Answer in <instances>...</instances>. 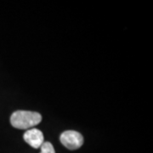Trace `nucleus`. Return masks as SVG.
I'll list each match as a JSON object with an SVG mask.
<instances>
[{
  "instance_id": "nucleus-1",
  "label": "nucleus",
  "mask_w": 153,
  "mask_h": 153,
  "mask_svg": "<svg viewBox=\"0 0 153 153\" xmlns=\"http://www.w3.org/2000/svg\"><path fill=\"white\" fill-rule=\"evenodd\" d=\"M42 121V116L36 111H16L10 117V123L13 127L19 129H29L38 125Z\"/></svg>"
},
{
  "instance_id": "nucleus-2",
  "label": "nucleus",
  "mask_w": 153,
  "mask_h": 153,
  "mask_svg": "<svg viewBox=\"0 0 153 153\" xmlns=\"http://www.w3.org/2000/svg\"><path fill=\"white\" fill-rule=\"evenodd\" d=\"M60 139L61 144L69 150H76L81 147L83 144V137L82 134L73 130L63 132Z\"/></svg>"
},
{
  "instance_id": "nucleus-4",
  "label": "nucleus",
  "mask_w": 153,
  "mask_h": 153,
  "mask_svg": "<svg viewBox=\"0 0 153 153\" xmlns=\"http://www.w3.org/2000/svg\"><path fill=\"white\" fill-rule=\"evenodd\" d=\"M40 147H41L40 153H55L54 146L50 142H44Z\"/></svg>"
},
{
  "instance_id": "nucleus-3",
  "label": "nucleus",
  "mask_w": 153,
  "mask_h": 153,
  "mask_svg": "<svg viewBox=\"0 0 153 153\" xmlns=\"http://www.w3.org/2000/svg\"><path fill=\"white\" fill-rule=\"evenodd\" d=\"M24 140L33 148H39L44 141V134L38 128H30L23 135Z\"/></svg>"
}]
</instances>
